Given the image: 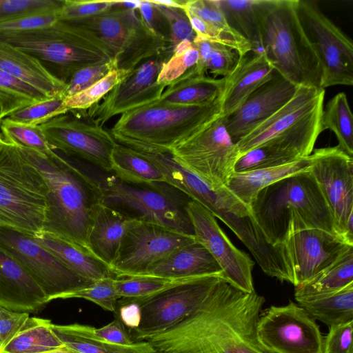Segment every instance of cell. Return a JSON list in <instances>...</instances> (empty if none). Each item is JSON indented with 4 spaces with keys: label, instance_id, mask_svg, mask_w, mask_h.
Wrapping results in <instances>:
<instances>
[{
    "label": "cell",
    "instance_id": "cell-1",
    "mask_svg": "<svg viewBox=\"0 0 353 353\" xmlns=\"http://www.w3.org/2000/svg\"><path fill=\"white\" fill-rule=\"evenodd\" d=\"M265 301L256 292H244L222 278L182 321L141 341L148 343L153 353H274L256 334Z\"/></svg>",
    "mask_w": 353,
    "mask_h": 353
},
{
    "label": "cell",
    "instance_id": "cell-2",
    "mask_svg": "<svg viewBox=\"0 0 353 353\" xmlns=\"http://www.w3.org/2000/svg\"><path fill=\"white\" fill-rule=\"evenodd\" d=\"M17 149L26 161L39 171L47 185L42 232L89 251L88 234L94 214L103 203L101 182L54 150L42 154L23 148Z\"/></svg>",
    "mask_w": 353,
    "mask_h": 353
},
{
    "label": "cell",
    "instance_id": "cell-3",
    "mask_svg": "<svg viewBox=\"0 0 353 353\" xmlns=\"http://www.w3.org/2000/svg\"><path fill=\"white\" fill-rule=\"evenodd\" d=\"M250 208L267 241L274 247L305 230L319 229L339 236L326 201L310 171L264 188Z\"/></svg>",
    "mask_w": 353,
    "mask_h": 353
},
{
    "label": "cell",
    "instance_id": "cell-4",
    "mask_svg": "<svg viewBox=\"0 0 353 353\" xmlns=\"http://www.w3.org/2000/svg\"><path fill=\"white\" fill-rule=\"evenodd\" d=\"M218 114V99L212 103L192 105L157 101L122 114L110 133L118 143L135 150L170 153Z\"/></svg>",
    "mask_w": 353,
    "mask_h": 353
},
{
    "label": "cell",
    "instance_id": "cell-5",
    "mask_svg": "<svg viewBox=\"0 0 353 353\" xmlns=\"http://www.w3.org/2000/svg\"><path fill=\"white\" fill-rule=\"evenodd\" d=\"M296 4L297 0H261L262 51L274 70L296 86L321 88V68L301 24Z\"/></svg>",
    "mask_w": 353,
    "mask_h": 353
},
{
    "label": "cell",
    "instance_id": "cell-6",
    "mask_svg": "<svg viewBox=\"0 0 353 353\" xmlns=\"http://www.w3.org/2000/svg\"><path fill=\"white\" fill-rule=\"evenodd\" d=\"M0 41L37 58L65 83L77 70L113 59L94 36L63 21L39 30L2 34Z\"/></svg>",
    "mask_w": 353,
    "mask_h": 353
},
{
    "label": "cell",
    "instance_id": "cell-7",
    "mask_svg": "<svg viewBox=\"0 0 353 353\" xmlns=\"http://www.w3.org/2000/svg\"><path fill=\"white\" fill-rule=\"evenodd\" d=\"M324 97L325 89L298 86L290 101L236 143L240 155L269 144L309 157L322 132Z\"/></svg>",
    "mask_w": 353,
    "mask_h": 353
},
{
    "label": "cell",
    "instance_id": "cell-8",
    "mask_svg": "<svg viewBox=\"0 0 353 353\" xmlns=\"http://www.w3.org/2000/svg\"><path fill=\"white\" fill-rule=\"evenodd\" d=\"M103 203L142 223L194 236L187 206L192 200L166 182L132 184L114 174L101 182Z\"/></svg>",
    "mask_w": 353,
    "mask_h": 353
},
{
    "label": "cell",
    "instance_id": "cell-9",
    "mask_svg": "<svg viewBox=\"0 0 353 353\" xmlns=\"http://www.w3.org/2000/svg\"><path fill=\"white\" fill-rule=\"evenodd\" d=\"M47 192L39 171L5 143L0 150V225L30 235L42 232Z\"/></svg>",
    "mask_w": 353,
    "mask_h": 353
},
{
    "label": "cell",
    "instance_id": "cell-10",
    "mask_svg": "<svg viewBox=\"0 0 353 353\" xmlns=\"http://www.w3.org/2000/svg\"><path fill=\"white\" fill-rule=\"evenodd\" d=\"M224 119L220 114H216L170 152L175 161L212 190L227 185L241 157Z\"/></svg>",
    "mask_w": 353,
    "mask_h": 353
},
{
    "label": "cell",
    "instance_id": "cell-11",
    "mask_svg": "<svg viewBox=\"0 0 353 353\" xmlns=\"http://www.w3.org/2000/svg\"><path fill=\"white\" fill-rule=\"evenodd\" d=\"M222 278L197 277L148 296L125 298L136 305L138 312L137 327L128 332L132 341L139 342L179 323L205 299Z\"/></svg>",
    "mask_w": 353,
    "mask_h": 353
},
{
    "label": "cell",
    "instance_id": "cell-12",
    "mask_svg": "<svg viewBox=\"0 0 353 353\" xmlns=\"http://www.w3.org/2000/svg\"><path fill=\"white\" fill-rule=\"evenodd\" d=\"M302 28L319 61L321 88L353 85V44L313 0H297Z\"/></svg>",
    "mask_w": 353,
    "mask_h": 353
},
{
    "label": "cell",
    "instance_id": "cell-13",
    "mask_svg": "<svg viewBox=\"0 0 353 353\" xmlns=\"http://www.w3.org/2000/svg\"><path fill=\"white\" fill-rule=\"evenodd\" d=\"M0 249L13 257L41 288L48 302L91 285L38 244L32 236L0 225Z\"/></svg>",
    "mask_w": 353,
    "mask_h": 353
},
{
    "label": "cell",
    "instance_id": "cell-14",
    "mask_svg": "<svg viewBox=\"0 0 353 353\" xmlns=\"http://www.w3.org/2000/svg\"><path fill=\"white\" fill-rule=\"evenodd\" d=\"M259 341L274 353H322L323 336L315 320L299 304L270 306L256 324Z\"/></svg>",
    "mask_w": 353,
    "mask_h": 353
},
{
    "label": "cell",
    "instance_id": "cell-15",
    "mask_svg": "<svg viewBox=\"0 0 353 353\" xmlns=\"http://www.w3.org/2000/svg\"><path fill=\"white\" fill-rule=\"evenodd\" d=\"M39 126L52 150H61L104 172H112L111 156L117 142L103 126L66 114Z\"/></svg>",
    "mask_w": 353,
    "mask_h": 353
},
{
    "label": "cell",
    "instance_id": "cell-16",
    "mask_svg": "<svg viewBox=\"0 0 353 353\" xmlns=\"http://www.w3.org/2000/svg\"><path fill=\"white\" fill-rule=\"evenodd\" d=\"M310 158L309 171L326 201L338 235L345 242L347 223L353 217V157L336 145L315 149Z\"/></svg>",
    "mask_w": 353,
    "mask_h": 353
},
{
    "label": "cell",
    "instance_id": "cell-17",
    "mask_svg": "<svg viewBox=\"0 0 353 353\" xmlns=\"http://www.w3.org/2000/svg\"><path fill=\"white\" fill-rule=\"evenodd\" d=\"M173 54L170 50L148 59L89 109L88 121L103 126L113 117L158 101L165 85L157 82L163 64Z\"/></svg>",
    "mask_w": 353,
    "mask_h": 353
},
{
    "label": "cell",
    "instance_id": "cell-18",
    "mask_svg": "<svg viewBox=\"0 0 353 353\" xmlns=\"http://www.w3.org/2000/svg\"><path fill=\"white\" fill-rule=\"evenodd\" d=\"M187 211L195 239L218 263L225 280L244 292H255L252 279L254 263L249 255L233 245L217 223L216 217L200 203L191 200Z\"/></svg>",
    "mask_w": 353,
    "mask_h": 353
},
{
    "label": "cell",
    "instance_id": "cell-19",
    "mask_svg": "<svg viewBox=\"0 0 353 353\" xmlns=\"http://www.w3.org/2000/svg\"><path fill=\"white\" fill-rule=\"evenodd\" d=\"M194 240V236L140 222L125 235L111 270L115 277L140 275L153 263Z\"/></svg>",
    "mask_w": 353,
    "mask_h": 353
},
{
    "label": "cell",
    "instance_id": "cell-20",
    "mask_svg": "<svg viewBox=\"0 0 353 353\" xmlns=\"http://www.w3.org/2000/svg\"><path fill=\"white\" fill-rule=\"evenodd\" d=\"M294 286L303 284L353 247L335 234L319 229L298 232L283 243Z\"/></svg>",
    "mask_w": 353,
    "mask_h": 353
},
{
    "label": "cell",
    "instance_id": "cell-21",
    "mask_svg": "<svg viewBox=\"0 0 353 353\" xmlns=\"http://www.w3.org/2000/svg\"><path fill=\"white\" fill-rule=\"evenodd\" d=\"M297 86L274 71L272 77L255 90L231 114L225 117L226 129L236 144L283 106Z\"/></svg>",
    "mask_w": 353,
    "mask_h": 353
},
{
    "label": "cell",
    "instance_id": "cell-22",
    "mask_svg": "<svg viewBox=\"0 0 353 353\" xmlns=\"http://www.w3.org/2000/svg\"><path fill=\"white\" fill-rule=\"evenodd\" d=\"M274 70L263 51H250L240 57L234 70L224 79L218 98L219 113L227 117L259 87L268 81Z\"/></svg>",
    "mask_w": 353,
    "mask_h": 353
},
{
    "label": "cell",
    "instance_id": "cell-23",
    "mask_svg": "<svg viewBox=\"0 0 353 353\" xmlns=\"http://www.w3.org/2000/svg\"><path fill=\"white\" fill-rule=\"evenodd\" d=\"M47 303L46 294L28 272L0 249V306L31 312Z\"/></svg>",
    "mask_w": 353,
    "mask_h": 353
},
{
    "label": "cell",
    "instance_id": "cell-24",
    "mask_svg": "<svg viewBox=\"0 0 353 353\" xmlns=\"http://www.w3.org/2000/svg\"><path fill=\"white\" fill-rule=\"evenodd\" d=\"M139 223L102 203L94 214L88 234L89 251L111 269L125 235Z\"/></svg>",
    "mask_w": 353,
    "mask_h": 353
},
{
    "label": "cell",
    "instance_id": "cell-25",
    "mask_svg": "<svg viewBox=\"0 0 353 353\" xmlns=\"http://www.w3.org/2000/svg\"><path fill=\"white\" fill-rule=\"evenodd\" d=\"M140 275L168 279L221 275L225 278L223 271L218 263L196 239L153 263Z\"/></svg>",
    "mask_w": 353,
    "mask_h": 353
},
{
    "label": "cell",
    "instance_id": "cell-26",
    "mask_svg": "<svg viewBox=\"0 0 353 353\" xmlns=\"http://www.w3.org/2000/svg\"><path fill=\"white\" fill-rule=\"evenodd\" d=\"M67 22L94 36L105 46L114 59L140 23V17L137 10L114 7L92 17Z\"/></svg>",
    "mask_w": 353,
    "mask_h": 353
},
{
    "label": "cell",
    "instance_id": "cell-27",
    "mask_svg": "<svg viewBox=\"0 0 353 353\" xmlns=\"http://www.w3.org/2000/svg\"><path fill=\"white\" fill-rule=\"evenodd\" d=\"M0 69L35 88L48 98L63 96L67 84L35 57L0 41Z\"/></svg>",
    "mask_w": 353,
    "mask_h": 353
},
{
    "label": "cell",
    "instance_id": "cell-28",
    "mask_svg": "<svg viewBox=\"0 0 353 353\" xmlns=\"http://www.w3.org/2000/svg\"><path fill=\"white\" fill-rule=\"evenodd\" d=\"M32 236L38 244L85 279L97 281L115 277L108 265L84 248L45 232Z\"/></svg>",
    "mask_w": 353,
    "mask_h": 353
},
{
    "label": "cell",
    "instance_id": "cell-29",
    "mask_svg": "<svg viewBox=\"0 0 353 353\" xmlns=\"http://www.w3.org/2000/svg\"><path fill=\"white\" fill-rule=\"evenodd\" d=\"M310 165V155L279 166L234 172L226 187L241 201L250 207L260 190L285 177L309 171Z\"/></svg>",
    "mask_w": 353,
    "mask_h": 353
},
{
    "label": "cell",
    "instance_id": "cell-30",
    "mask_svg": "<svg viewBox=\"0 0 353 353\" xmlns=\"http://www.w3.org/2000/svg\"><path fill=\"white\" fill-rule=\"evenodd\" d=\"M223 86V78L196 75L192 68L165 89L158 102L178 105L209 103L219 98Z\"/></svg>",
    "mask_w": 353,
    "mask_h": 353
},
{
    "label": "cell",
    "instance_id": "cell-31",
    "mask_svg": "<svg viewBox=\"0 0 353 353\" xmlns=\"http://www.w3.org/2000/svg\"><path fill=\"white\" fill-rule=\"evenodd\" d=\"M353 283V247L307 282L294 286L296 301L339 291Z\"/></svg>",
    "mask_w": 353,
    "mask_h": 353
},
{
    "label": "cell",
    "instance_id": "cell-32",
    "mask_svg": "<svg viewBox=\"0 0 353 353\" xmlns=\"http://www.w3.org/2000/svg\"><path fill=\"white\" fill-rule=\"evenodd\" d=\"M166 50L173 52L170 41L154 34L140 19L123 49L114 59L116 68L134 70L145 60Z\"/></svg>",
    "mask_w": 353,
    "mask_h": 353
},
{
    "label": "cell",
    "instance_id": "cell-33",
    "mask_svg": "<svg viewBox=\"0 0 353 353\" xmlns=\"http://www.w3.org/2000/svg\"><path fill=\"white\" fill-rule=\"evenodd\" d=\"M297 303L312 319L329 327L353 321V283L339 291Z\"/></svg>",
    "mask_w": 353,
    "mask_h": 353
},
{
    "label": "cell",
    "instance_id": "cell-34",
    "mask_svg": "<svg viewBox=\"0 0 353 353\" xmlns=\"http://www.w3.org/2000/svg\"><path fill=\"white\" fill-rule=\"evenodd\" d=\"M112 172L128 183L165 182L161 172L140 152L117 143L111 156Z\"/></svg>",
    "mask_w": 353,
    "mask_h": 353
},
{
    "label": "cell",
    "instance_id": "cell-35",
    "mask_svg": "<svg viewBox=\"0 0 353 353\" xmlns=\"http://www.w3.org/2000/svg\"><path fill=\"white\" fill-rule=\"evenodd\" d=\"M52 325L50 320L30 317L0 353H42L63 346Z\"/></svg>",
    "mask_w": 353,
    "mask_h": 353
},
{
    "label": "cell",
    "instance_id": "cell-36",
    "mask_svg": "<svg viewBox=\"0 0 353 353\" xmlns=\"http://www.w3.org/2000/svg\"><path fill=\"white\" fill-rule=\"evenodd\" d=\"M261 0H218L230 26L250 41L252 51H262L259 8Z\"/></svg>",
    "mask_w": 353,
    "mask_h": 353
},
{
    "label": "cell",
    "instance_id": "cell-37",
    "mask_svg": "<svg viewBox=\"0 0 353 353\" xmlns=\"http://www.w3.org/2000/svg\"><path fill=\"white\" fill-rule=\"evenodd\" d=\"M321 130L332 131L337 138V145L353 157L352 113L344 92L338 93L327 103L321 117Z\"/></svg>",
    "mask_w": 353,
    "mask_h": 353
},
{
    "label": "cell",
    "instance_id": "cell-38",
    "mask_svg": "<svg viewBox=\"0 0 353 353\" xmlns=\"http://www.w3.org/2000/svg\"><path fill=\"white\" fill-rule=\"evenodd\" d=\"M48 98L35 88L0 69L1 120L17 110Z\"/></svg>",
    "mask_w": 353,
    "mask_h": 353
},
{
    "label": "cell",
    "instance_id": "cell-39",
    "mask_svg": "<svg viewBox=\"0 0 353 353\" xmlns=\"http://www.w3.org/2000/svg\"><path fill=\"white\" fill-rule=\"evenodd\" d=\"M58 339L66 346L80 353H153L150 345L143 341L130 346L103 343L74 333L65 325H52Z\"/></svg>",
    "mask_w": 353,
    "mask_h": 353
},
{
    "label": "cell",
    "instance_id": "cell-40",
    "mask_svg": "<svg viewBox=\"0 0 353 353\" xmlns=\"http://www.w3.org/2000/svg\"><path fill=\"white\" fill-rule=\"evenodd\" d=\"M193 279L195 278L168 279L154 276L136 275L115 277L114 283L120 298H139L154 294Z\"/></svg>",
    "mask_w": 353,
    "mask_h": 353
},
{
    "label": "cell",
    "instance_id": "cell-41",
    "mask_svg": "<svg viewBox=\"0 0 353 353\" xmlns=\"http://www.w3.org/2000/svg\"><path fill=\"white\" fill-rule=\"evenodd\" d=\"M132 70L114 69L85 90L64 98L63 105L69 112L86 111L103 99L117 85L128 77Z\"/></svg>",
    "mask_w": 353,
    "mask_h": 353
},
{
    "label": "cell",
    "instance_id": "cell-42",
    "mask_svg": "<svg viewBox=\"0 0 353 353\" xmlns=\"http://www.w3.org/2000/svg\"><path fill=\"white\" fill-rule=\"evenodd\" d=\"M301 159L296 152L276 145L263 144L241 155L234 172L268 168L288 164Z\"/></svg>",
    "mask_w": 353,
    "mask_h": 353
},
{
    "label": "cell",
    "instance_id": "cell-43",
    "mask_svg": "<svg viewBox=\"0 0 353 353\" xmlns=\"http://www.w3.org/2000/svg\"><path fill=\"white\" fill-rule=\"evenodd\" d=\"M0 131L6 143L42 154L52 150L39 125L21 123L4 118L0 122Z\"/></svg>",
    "mask_w": 353,
    "mask_h": 353
},
{
    "label": "cell",
    "instance_id": "cell-44",
    "mask_svg": "<svg viewBox=\"0 0 353 353\" xmlns=\"http://www.w3.org/2000/svg\"><path fill=\"white\" fill-rule=\"evenodd\" d=\"M185 9L228 36L249 51L252 50L250 41L230 26L219 5L218 0H188Z\"/></svg>",
    "mask_w": 353,
    "mask_h": 353
},
{
    "label": "cell",
    "instance_id": "cell-45",
    "mask_svg": "<svg viewBox=\"0 0 353 353\" xmlns=\"http://www.w3.org/2000/svg\"><path fill=\"white\" fill-rule=\"evenodd\" d=\"M63 96L48 98L17 110L5 118L21 123L40 125L61 114L68 112L63 105Z\"/></svg>",
    "mask_w": 353,
    "mask_h": 353
},
{
    "label": "cell",
    "instance_id": "cell-46",
    "mask_svg": "<svg viewBox=\"0 0 353 353\" xmlns=\"http://www.w3.org/2000/svg\"><path fill=\"white\" fill-rule=\"evenodd\" d=\"M65 326L74 333L106 343L125 346L135 343L132 341L125 327L117 318L108 325L99 328L78 323L65 325Z\"/></svg>",
    "mask_w": 353,
    "mask_h": 353
},
{
    "label": "cell",
    "instance_id": "cell-47",
    "mask_svg": "<svg viewBox=\"0 0 353 353\" xmlns=\"http://www.w3.org/2000/svg\"><path fill=\"white\" fill-rule=\"evenodd\" d=\"M115 277H107L78 290L63 295L61 299L79 298L89 300L105 310L114 312L120 299L114 283Z\"/></svg>",
    "mask_w": 353,
    "mask_h": 353
},
{
    "label": "cell",
    "instance_id": "cell-48",
    "mask_svg": "<svg viewBox=\"0 0 353 353\" xmlns=\"http://www.w3.org/2000/svg\"><path fill=\"white\" fill-rule=\"evenodd\" d=\"M63 0H0V22L25 15L59 10Z\"/></svg>",
    "mask_w": 353,
    "mask_h": 353
},
{
    "label": "cell",
    "instance_id": "cell-49",
    "mask_svg": "<svg viewBox=\"0 0 353 353\" xmlns=\"http://www.w3.org/2000/svg\"><path fill=\"white\" fill-rule=\"evenodd\" d=\"M199 59V52L192 45L181 54H173L160 70L157 82L168 87L194 67Z\"/></svg>",
    "mask_w": 353,
    "mask_h": 353
},
{
    "label": "cell",
    "instance_id": "cell-50",
    "mask_svg": "<svg viewBox=\"0 0 353 353\" xmlns=\"http://www.w3.org/2000/svg\"><path fill=\"white\" fill-rule=\"evenodd\" d=\"M114 6V1L64 0L58 11L59 21H70L105 12Z\"/></svg>",
    "mask_w": 353,
    "mask_h": 353
},
{
    "label": "cell",
    "instance_id": "cell-51",
    "mask_svg": "<svg viewBox=\"0 0 353 353\" xmlns=\"http://www.w3.org/2000/svg\"><path fill=\"white\" fill-rule=\"evenodd\" d=\"M117 69L114 59L99 64L90 65L75 72L68 81L64 98L76 94L90 87L110 71Z\"/></svg>",
    "mask_w": 353,
    "mask_h": 353
},
{
    "label": "cell",
    "instance_id": "cell-52",
    "mask_svg": "<svg viewBox=\"0 0 353 353\" xmlns=\"http://www.w3.org/2000/svg\"><path fill=\"white\" fill-rule=\"evenodd\" d=\"M58 11L28 14L0 22V35L21 33L50 26L59 21Z\"/></svg>",
    "mask_w": 353,
    "mask_h": 353
},
{
    "label": "cell",
    "instance_id": "cell-53",
    "mask_svg": "<svg viewBox=\"0 0 353 353\" xmlns=\"http://www.w3.org/2000/svg\"><path fill=\"white\" fill-rule=\"evenodd\" d=\"M156 6L168 22L170 29V40L173 51L176 46L184 40L193 41L196 32L192 29L184 9Z\"/></svg>",
    "mask_w": 353,
    "mask_h": 353
},
{
    "label": "cell",
    "instance_id": "cell-54",
    "mask_svg": "<svg viewBox=\"0 0 353 353\" xmlns=\"http://www.w3.org/2000/svg\"><path fill=\"white\" fill-rule=\"evenodd\" d=\"M239 59L240 56L234 49L212 41V49L205 65V71L212 74L214 78L217 76L225 77L234 70Z\"/></svg>",
    "mask_w": 353,
    "mask_h": 353
},
{
    "label": "cell",
    "instance_id": "cell-55",
    "mask_svg": "<svg viewBox=\"0 0 353 353\" xmlns=\"http://www.w3.org/2000/svg\"><path fill=\"white\" fill-rule=\"evenodd\" d=\"M352 327L353 321L330 327L322 353H353Z\"/></svg>",
    "mask_w": 353,
    "mask_h": 353
},
{
    "label": "cell",
    "instance_id": "cell-56",
    "mask_svg": "<svg viewBox=\"0 0 353 353\" xmlns=\"http://www.w3.org/2000/svg\"><path fill=\"white\" fill-rule=\"evenodd\" d=\"M137 10L141 21L148 28L157 35L170 40L168 22L155 4L143 0Z\"/></svg>",
    "mask_w": 353,
    "mask_h": 353
},
{
    "label": "cell",
    "instance_id": "cell-57",
    "mask_svg": "<svg viewBox=\"0 0 353 353\" xmlns=\"http://www.w3.org/2000/svg\"><path fill=\"white\" fill-rule=\"evenodd\" d=\"M29 318L28 312L12 311L0 306V352L23 327Z\"/></svg>",
    "mask_w": 353,
    "mask_h": 353
},
{
    "label": "cell",
    "instance_id": "cell-58",
    "mask_svg": "<svg viewBox=\"0 0 353 353\" xmlns=\"http://www.w3.org/2000/svg\"><path fill=\"white\" fill-rule=\"evenodd\" d=\"M150 1L156 5L165 6V7H170V8H176L185 9V3L187 1H181V0H150Z\"/></svg>",
    "mask_w": 353,
    "mask_h": 353
},
{
    "label": "cell",
    "instance_id": "cell-59",
    "mask_svg": "<svg viewBox=\"0 0 353 353\" xmlns=\"http://www.w3.org/2000/svg\"><path fill=\"white\" fill-rule=\"evenodd\" d=\"M142 1H114V7H119L129 10H137L141 5Z\"/></svg>",
    "mask_w": 353,
    "mask_h": 353
},
{
    "label": "cell",
    "instance_id": "cell-60",
    "mask_svg": "<svg viewBox=\"0 0 353 353\" xmlns=\"http://www.w3.org/2000/svg\"><path fill=\"white\" fill-rule=\"evenodd\" d=\"M42 353H80V352L63 345V346H61L59 348L52 350L50 351H47L45 352H42Z\"/></svg>",
    "mask_w": 353,
    "mask_h": 353
},
{
    "label": "cell",
    "instance_id": "cell-61",
    "mask_svg": "<svg viewBox=\"0 0 353 353\" xmlns=\"http://www.w3.org/2000/svg\"><path fill=\"white\" fill-rule=\"evenodd\" d=\"M5 144V142L1 137V134L0 133V150L2 148V147L3 146V145Z\"/></svg>",
    "mask_w": 353,
    "mask_h": 353
},
{
    "label": "cell",
    "instance_id": "cell-62",
    "mask_svg": "<svg viewBox=\"0 0 353 353\" xmlns=\"http://www.w3.org/2000/svg\"><path fill=\"white\" fill-rule=\"evenodd\" d=\"M1 110H0V122H1Z\"/></svg>",
    "mask_w": 353,
    "mask_h": 353
}]
</instances>
